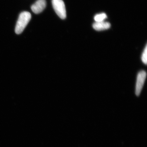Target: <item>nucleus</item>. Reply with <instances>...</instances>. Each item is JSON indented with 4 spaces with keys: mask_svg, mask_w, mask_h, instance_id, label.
I'll use <instances>...</instances> for the list:
<instances>
[{
    "mask_svg": "<svg viewBox=\"0 0 147 147\" xmlns=\"http://www.w3.org/2000/svg\"><path fill=\"white\" fill-rule=\"evenodd\" d=\"M31 18V14L28 11H24L21 13L17 21L15 31L16 34H21L26 28Z\"/></svg>",
    "mask_w": 147,
    "mask_h": 147,
    "instance_id": "nucleus-1",
    "label": "nucleus"
},
{
    "mask_svg": "<svg viewBox=\"0 0 147 147\" xmlns=\"http://www.w3.org/2000/svg\"><path fill=\"white\" fill-rule=\"evenodd\" d=\"M53 8L58 16L61 19L66 17V11L64 3L63 0H52Z\"/></svg>",
    "mask_w": 147,
    "mask_h": 147,
    "instance_id": "nucleus-2",
    "label": "nucleus"
},
{
    "mask_svg": "<svg viewBox=\"0 0 147 147\" xmlns=\"http://www.w3.org/2000/svg\"><path fill=\"white\" fill-rule=\"evenodd\" d=\"M146 77V71H142L138 73L137 77V82H136V89H135V93L137 96L140 95L142 92Z\"/></svg>",
    "mask_w": 147,
    "mask_h": 147,
    "instance_id": "nucleus-3",
    "label": "nucleus"
},
{
    "mask_svg": "<svg viewBox=\"0 0 147 147\" xmlns=\"http://www.w3.org/2000/svg\"><path fill=\"white\" fill-rule=\"evenodd\" d=\"M46 6L45 0H37L31 6L32 11L38 14L41 13L45 9Z\"/></svg>",
    "mask_w": 147,
    "mask_h": 147,
    "instance_id": "nucleus-4",
    "label": "nucleus"
},
{
    "mask_svg": "<svg viewBox=\"0 0 147 147\" xmlns=\"http://www.w3.org/2000/svg\"><path fill=\"white\" fill-rule=\"evenodd\" d=\"M111 25L109 22L102 21L100 22H95L93 24V28L95 30L98 31L105 30L110 28Z\"/></svg>",
    "mask_w": 147,
    "mask_h": 147,
    "instance_id": "nucleus-5",
    "label": "nucleus"
},
{
    "mask_svg": "<svg viewBox=\"0 0 147 147\" xmlns=\"http://www.w3.org/2000/svg\"><path fill=\"white\" fill-rule=\"evenodd\" d=\"M107 18L106 13H102L97 14L94 16V19L95 22H100L104 21Z\"/></svg>",
    "mask_w": 147,
    "mask_h": 147,
    "instance_id": "nucleus-6",
    "label": "nucleus"
},
{
    "mask_svg": "<svg viewBox=\"0 0 147 147\" xmlns=\"http://www.w3.org/2000/svg\"><path fill=\"white\" fill-rule=\"evenodd\" d=\"M142 60L143 63L146 65L147 63V46L146 45L142 55Z\"/></svg>",
    "mask_w": 147,
    "mask_h": 147,
    "instance_id": "nucleus-7",
    "label": "nucleus"
}]
</instances>
